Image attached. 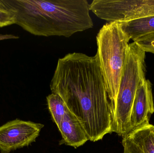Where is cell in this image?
<instances>
[{
	"mask_svg": "<svg viewBox=\"0 0 154 153\" xmlns=\"http://www.w3.org/2000/svg\"><path fill=\"white\" fill-rule=\"evenodd\" d=\"M19 38V37L12 34H0V40L8 39H16Z\"/></svg>",
	"mask_w": 154,
	"mask_h": 153,
	"instance_id": "14",
	"label": "cell"
},
{
	"mask_svg": "<svg viewBox=\"0 0 154 153\" xmlns=\"http://www.w3.org/2000/svg\"><path fill=\"white\" fill-rule=\"evenodd\" d=\"M123 153H154V125L144 126L123 137Z\"/></svg>",
	"mask_w": 154,
	"mask_h": 153,
	"instance_id": "8",
	"label": "cell"
},
{
	"mask_svg": "<svg viewBox=\"0 0 154 153\" xmlns=\"http://www.w3.org/2000/svg\"><path fill=\"white\" fill-rule=\"evenodd\" d=\"M130 40L119 22L103 25L97 36L96 57L106 85L112 110L118 93Z\"/></svg>",
	"mask_w": 154,
	"mask_h": 153,
	"instance_id": "3",
	"label": "cell"
},
{
	"mask_svg": "<svg viewBox=\"0 0 154 153\" xmlns=\"http://www.w3.org/2000/svg\"><path fill=\"white\" fill-rule=\"evenodd\" d=\"M50 89L75 116L89 141L113 133L111 101L95 56L69 53L59 59Z\"/></svg>",
	"mask_w": 154,
	"mask_h": 153,
	"instance_id": "1",
	"label": "cell"
},
{
	"mask_svg": "<svg viewBox=\"0 0 154 153\" xmlns=\"http://www.w3.org/2000/svg\"><path fill=\"white\" fill-rule=\"evenodd\" d=\"M134 42L146 53L154 54V32L144 35Z\"/></svg>",
	"mask_w": 154,
	"mask_h": 153,
	"instance_id": "13",
	"label": "cell"
},
{
	"mask_svg": "<svg viewBox=\"0 0 154 153\" xmlns=\"http://www.w3.org/2000/svg\"><path fill=\"white\" fill-rule=\"evenodd\" d=\"M146 52L135 42L129 44L118 93L112 110L113 133L119 136L132 132L131 116L137 88L146 80Z\"/></svg>",
	"mask_w": 154,
	"mask_h": 153,
	"instance_id": "4",
	"label": "cell"
},
{
	"mask_svg": "<svg viewBox=\"0 0 154 153\" xmlns=\"http://www.w3.org/2000/svg\"><path fill=\"white\" fill-rule=\"evenodd\" d=\"M15 23L16 15L14 10L6 0H0V28Z\"/></svg>",
	"mask_w": 154,
	"mask_h": 153,
	"instance_id": "12",
	"label": "cell"
},
{
	"mask_svg": "<svg viewBox=\"0 0 154 153\" xmlns=\"http://www.w3.org/2000/svg\"><path fill=\"white\" fill-rule=\"evenodd\" d=\"M119 22L124 33L134 41L144 35L154 32V15Z\"/></svg>",
	"mask_w": 154,
	"mask_h": 153,
	"instance_id": "10",
	"label": "cell"
},
{
	"mask_svg": "<svg viewBox=\"0 0 154 153\" xmlns=\"http://www.w3.org/2000/svg\"><path fill=\"white\" fill-rule=\"evenodd\" d=\"M16 23L32 35L69 37L93 27L87 0H6Z\"/></svg>",
	"mask_w": 154,
	"mask_h": 153,
	"instance_id": "2",
	"label": "cell"
},
{
	"mask_svg": "<svg viewBox=\"0 0 154 153\" xmlns=\"http://www.w3.org/2000/svg\"><path fill=\"white\" fill-rule=\"evenodd\" d=\"M58 129L62 137L60 145L65 144L77 148L89 140L81 124L69 110L64 116Z\"/></svg>",
	"mask_w": 154,
	"mask_h": 153,
	"instance_id": "9",
	"label": "cell"
},
{
	"mask_svg": "<svg viewBox=\"0 0 154 153\" xmlns=\"http://www.w3.org/2000/svg\"><path fill=\"white\" fill-rule=\"evenodd\" d=\"M154 113L152 83L146 79L137 88L133 102L131 116L132 132L149 125Z\"/></svg>",
	"mask_w": 154,
	"mask_h": 153,
	"instance_id": "7",
	"label": "cell"
},
{
	"mask_svg": "<svg viewBox=\"0 0 154 153\" xmlns=\"http://www.w3.org/2000/svg\"><path fill=\"white\" fill-rule=\"evenodd\" d=\"M89 9L109 22H122L154 15V0H94Z\"/></svg>",
	"mask_w": 154,
	"mask_h": 153,
	"instance_id": "5",
	"label": "cell"
},
{
	"mask_svg": "<svg viewBox=\"0 0 154 153\" xmlns=\"http://www.w3.org/2000/svg\"><path fill=\"white\" fill-rule=\"evenodd\" d=\"M47 100L52 119L59 128L68 108L63 100L57 94H50L47 97Z\"/></svg>",
	"mask_w": 154,
	"mask_h": 153,
	"instance_id": "11",
	"label": "cell"
},
{
	"mask_svg": "<svg viewBox=\"0 0 154 153\" xmlns=\"http://www.w3.org/2000/svg\"><path fill=\"white\" fill-rule=\"evenodd\" d=\"M44 125L16 119L0 126V152L9 153L36 141Z\"/></svg>",
	"mask_w": 154,
	"mask_h": 153,
	"instance_id": "6",
	"label": "cell"
}]
</instances>
